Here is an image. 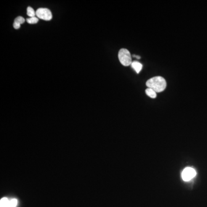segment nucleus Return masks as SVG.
<instances>
[{"mask_svg":"<svg viewBox=\"0 0 207 207\" xmlns=\"http://www.w3.org/2000/svg\"><path fill=\"white\" fill-rule=\"evenodd\" d=\"M146 85L148 88L154 90L156 93H159L166 89V82L164 78L157 76L148 79L147 81Z\"/></svg>","mask_w":207,"mask_h":207,"instance_id":"obj_1","label":"nucleus"},{"mask_svg":"<svg viewBox=\"0 0 207 207\" xmlns=\"http://www.w3.org/2000/svg\"><path fill=\"white\" fill-rule=\"evenodd\" d=\"M119 59L124 66H128L132 63V57L129 51L126 48H121L118 54Z\"/></svg>","mask_w":207,"mask_h":207,"instance_id":"obj_2","label":"nucleus"},{"mask_svg":"<svg viewBox=\"0 0 207 207\" xmlns=\"http://www.w3.org/2000/svg\"><path fill=\"white\" fill-rule=\"evenodd\" d=\"M36 15L38 18L46 21H50L52 19V15L50 9L47 8L38 9L36 11Z\"/></svg>","mask_w":207,"mask_h":207,"instance_id":"obj_3","label":"nucleus"},{"mask_svg":"<svg viewBox=\"0 0 207 207\" xmlns=\"http://www.w3.org/2000/svg\"><path fill=\"white\" fill-rule=\"evenodd\" d=\"M196 175V171L192 167H186L182 172V178L184 181H189Z\"/></svg>","mask_w":207,"mask_h":207,"instance_id":"obj_4","label":"nucleus"},{"mask_svg":"<svg viewBox=\"0 0 207 207\" xmlns=\"http://www.w3.org/2000/svg\"><path fill=\"white\" fill-rule=\"evenodd\" d=\"M25 19L24 17H21V16H18L16 17L14 23H13V27L15 29H18L20 28L21 24H23L25 22Z\"/></svg>","mask_w":207,"mask_h":207,"instance_id":"obj_5","label":"nucleus"},{"mask_svg":"<svg viewBox=\"0 0 207 207\" xmlns=\"http://www.w3.org/2000/svg\"><path fill=\"white\" fill-rule=\"evenodd\" d=\"M131 65V67L135 70V71L137 73H139V72L142 70V67H143L142 64H141L140 62H137V61L132 62Z\"/></svg>","mask_w":207,"mask_h":207,"instance_id":"obj_6","label":"nucleus"},{"mask_svg":"<svg viewBox=\"0 0 207 207\" xmlns=\"http://www.w3.org/2000/svg\"><path fill=\"white\" fill-rule=\"evenodd\" d=\"M146 95L148 96V97H151V98H156V92H155V91L154 90H153L152 89H150V88H147V89H146Z\"/></svg>","mask_w":207,"mask_h":207,"instance_id":"obj_7","label":"nucleus"},{"mask_svg":"<svg viewBox=\"0 0 207 207\" xmlns=\"http://www.w3.org/2000/svg\"><path fill=\"white\" fill-rule=\"evenodd\" d=\"M9 200L7 197L2 198L0 201V207H8Z\"/></svg>","mask_w":207,"mask_h":207,"instance_id":"obj_8","label":"nucleus"},{"mask_svg":"<svg viewBox=\"0 0 207 207\" xmlns=\"http://www.w3.org/2000/svg\"><path fill=\"white\" fill-rule=\"evenodd\" d=\"M27 15L29 17H35L36 15V12H34V9L30 7L27 8Z\"/></svg>","mask_w":207,"mask_h":207,"instance_id":"obj_9","label":"nucleus"},{"mask_svg":"<svg viewBox=\"0 0 207 207\" xmlns=\"http://www.w3.org/2000/svg\"><path fill=\"white\" fill-rule=\"evenodd\" d=\"M26 21L29 23V24H36L38 22V18L37 17H29L28 18H27L26 20Z\"/></svg>","mask_w":207,"mask_h":207,"instance_id":"obj_10","label":"nucleus"},{"mask_svg":"<svg viewBox=\"0 0 207 207\" xmlns=\"http://www.w3.org/2000/svg\"><path fill=\"white\" fill-rule=\"evenodd\" d=\"M17 205V200L16 198H13L9 200L8 207H16Z\"/></svg>","mask_w":207,"mask_h":207,"instance_id":"obj_11","label":"nucleus"},{"mask_svg":"<svg viewBox=\"0 0 207 207\" xmlns=\"http://www.w3.org/2000/svg\"><path fill=\"white\" fill-rule=\"evenodd\" d=\"M133 57H135V58H138V59H140V57L139 56L135 55H133Z\"/></svg>","mask_w":207,"mask_h":207,"instance_id":"obj_12","label":"nucleus"}]
</instances>
